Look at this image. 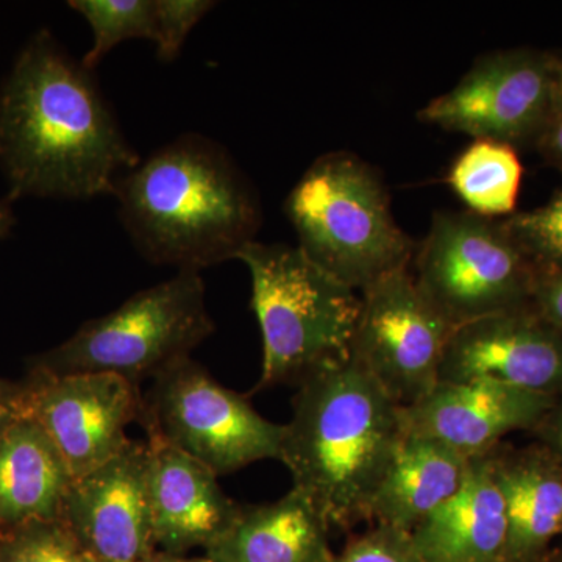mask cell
Here are the masks:
<instances>
[{"instance_id":"obj_31","label":"cell","mask_w":562,"mask_h":562,"mask_svg":"<svg viewBox=\"0 0 562 562\" xmlns=\"http://www.w3.org/2000/svg\"><path fill=\"white\" fill-rule=\"evenodd\" d=\"M14 417H16V413H14L13 405H11L10 394L2 395V397H0V431H2Z\"/></svg>"},{"instance_id":"obj_3","label":"cell","mask_w":562,"mask_h":562,"mask_svg":"<svg viewBox=\"0 0 562 562\" xmlns=\"http://www.w3.org/2000/svg\"><path fill=\"white\" fill-rule=\"evenodd\" d=\"M280 461L330 528L369 520L384 473L405 438L402 406L353 358L299 380Z\"/></svg>"},{"instance_id":"obj_25","label":"cell","mask_w":562,"mask_h":562,"mask_svg":"<svg viewBox=\"0 0 562 562\" xmlns=\"http://www.w3.org/2000/svg\"><path fill=\"white\" fill-rule=\"evenodd\" d=\"M335 562H424L414 546L412 532L373 525L346 543Z\"/></svg>"},{"instance_id":"obj_33","label":"cell","mask_w":562,"mask_h":562,"mask_svg":"<svg viewBox=\"0 0 562 562\" xmlns=\"http://www.w3.org/2000/svg\"><path fill=\"white\" fill-rule=\"evenodd\" d=\"M546 562H562V546L558 547V549H553V552L550 553L549 560Z\"/></svg>"},{"instance_id":"obj_14","label":"cell","mask_w":562,"mask_h":562,"mask_svg":"<svg viewBox=\"0 0 562 562\" xmlns=\"http://www.w3.org/2000/svg\"><path fill=\"white\" fill-rule=\"evenodd\" d=\"M557 401L487 380L439 382L420 401L402 406L403 427L475 460L509 432L538 431Z\"/></svg>"},{"instance_id":"obj_28","label":"cell","mask_w":562,"mask_h":562,"mask_svg":"<svg viewBox=\"0 0 562 562\" xmlns=\"http://www.w3.org/2000/svg\"><path fill=\"white\" fill-rule=\"evenodd\" d=\"M538 143L549 161L562 171V98L558 99L552 116L539 135Z\"/></svg>"},{"instance_id":"obj_20","label":"cell","mask_w":562,"mask_h":562,"mask_svg":"<svg viewBox=\"0 0 562 562\" xmlns=\"http://www.w3.org/2000/svg\"><path fill=\"white\" fill-rule=\"evenodd\" d=\"M72 482L36 422L16 416L0 431V528L61 517Z\"/></svg>"},{"instance_id":"obj_12","label":"cell","mask_w":562,"mask_h":562,"mask_svg":"<svg viewBox=\"0 0 562 562\" xmlns=\"http://www.w3.org/2000/svg\"><path fill=\"white\" fill-rule=\"evenodd\" d=\"M472 380L562 397V333L532 305L454 328L439 382Z\"/></svg>"},{"instance_id":"obj_35","label":"cell","mask_w":562,"mask_h":562,"mask_svg":"<svg viewBox=\"0 0 562 562\" xmlns=\"http://www.w3.org/2000/svg\"><path fill=\"white\" fill-rule=\"evenodd\" d=\"M3 528H0V532H2Z\"/></svg>"},{"instance_id":"obj_26","label":"cell","mask_w":562,"mask_h":562,"mask_svg":"<svg viewBox=\"0 0 562 562\" xmlns=\"http://www.w3.org/2000/svg\"><path fill=\"white\" fill-rule=\"evenodd\" d=\"M157 2V57L176 60L194 25L216 5L210 0H155Z\"/></svg>"},{"instance_id":"obj_4","label":"cell","mask_w":562,"mask_h":562,"mask_svg":"<svg viewBox=\"0 0 562 562\" xmlns=\"http://www.w3.org/2000/svg\"><path fill=\"white\" fill-rule=\"evenodd\" d=\"M284 211L299 249L357 292L409 268L416 247L392 216L375 169L349 151L317 158L297 181Z\"/></svg>"},{"instance_id":"obj_18","label":"cell","mask_w":562,"mask_h":562,"mask_svg":"<svg viewBox=\"0 0 562 562\" xmlns=\"http://www.w3.org/2000/svg\"><path fill=\"white\" fill-rule=\"evenodd\" d=\"M330 525L291 490L280 501L239 509L227 531L206 547L211 562H335Z\"/></svg>"},{"instance_id":"obj_19","label":"cell","mask_w":562,"mask_h":562,"mask_svg":"<svg viewBox=\"0 0 562 562\" xmlns=\"http://www.w3.org/2000/svg\"><path fill=\"white\" fill-rule=\"evenodd\" d=\"M471 462L446 443L405 432L373 495L369 520L412 532L460 492Z\"/></svg>"},{"instance_id":"obj_5","label":"cell","mask_w":562,"mask_h":562,"mask_svg":"<svg viewBox=\"0 0 562 562\" xmlns=\"http://www.w3.org/2000/svg\"><path fill=\"white\" fill-rule=\"evenodd\" d=\"M251 279V310L262 336L257 390L299 382L344 360L361 312L357 291L314 265L299 246L250 243L239 251Z\"/></svg>"},{"instance_id":"obj_8","label":"cell","mask_w":562,"mask_h":562,"mask_svg":"<svg viewBox=\"0 0 562 562\" xmlns=\"http://www.w3.org/2000/svg\"><path fill=\"white\" fill-rule=\"evenodd\" d=\"M139 420L149 438L171 443L216 476L257 461H280L284 425L265 419L191 358L155 376Z\"/></svg>"},{"instance_id":"obj_9","label":"cell","mask_w":562,"mask_h":562,"mask_svg":"<svg viewBox=\"0 0 562 562\" xmlns=\"http://www.w3.org/2000/svg\"><path fill=\"white\" fill-rule=\"evenodd\" d=\"M454 328L422 294L409 268L387 273L362 291L350 357L401 406L439 383Z\"/></svg>"},{"instance_id":"obj_1","label":"cell","mask_w":562,"mask_h":562,"mask_svg":"<svg viewBox=\"0 0 562 562\" xmlns=\"http://www.w3.org/2000/svg\"><path fill=\"white\" fill-rule=\"evenodd\" d=\"M139 161L94 72L49 32L33 36L0 87V165L11 201L113 195Z\"/></svg>"},{"instance_id":"obj_11","label":"cell","mask_w":562,"mask_h":562,"mask_svg":"<svg viewBox=\"0 0 562 562\" xmlns=\"http://www.w3.org/2000/svg\"><path fill=\"white\" fill-rule=\"evenodd\" d=\"M561 66L530 52L480 58L457 87L417 114L422 122L475 139L514 144L541 135L558 101Z\"/></svg>"},{"instance_id":"obj_10","label":"cell","mask_w":562,"mask_h":562,"mask_svg":"<svg viewBox=\"0 0 562 562\" xmlns=\"http://www.w3.org/2000/svg\"><path fill=\"white\" fill-rule=\"evenodd\" d=\"M16 416L36 422L55 443L72 479L105 464L131 442L140 419L138 384L114 373H57L36 369L31 384L10 394Z\"/></svg>"},{"instance_id":"obj_15","label":"cell","mask_w":562,"mask_h":562,"mask_svg":"<svg viewBox=\"0 0 562 562\" xmlns=\"http://www.w3.org/2000/svg\"><path fill=\"white\" fill-rule=\"evenodd\" d=\"M149 498L155 543L168 553L209 547L241 506L225 495L217 476L171 443L149 438Z\"/></svg>"},{"instance_id":"obj_6","label":"cell","mask_w":562,"mask_h":562,"mask_svg":"<svg viewBox=\"0 0 562 562\" xmlns=\"http://www.w3.org/2000/svg\"><path fill=\"white\" fill-rule=\"evenodd\" d=\"M213 331L201 272H177L136 292L114 312L85 322L68 341L40 358L38 369L57 375L114 373L139 384L190 358Z\"/></svg>"},{"instance_id":"obj_34","label":"cell","mask_w":562,"mask_h":562,"mask_svg":"<svg viewBox=\"0 0 562 562\" xmlns=\"http://www.w3.org/2000/svg\"><path fill=\"white\" fill-rule=\"evenodd\" d=\"M9 394V392L5 391V387H3V384L0 383V397H2V395H7Z\"/></svg>"},{"instance_id":"obj_32","label":"cell","mask_w":562,"mask_h":562,"mask_svg":"<svg viewBox=\"0 0 562 562\" xmlns=\"http://www.w3.org/2000/svg\"><path fill=\"white\" fill-rule=\"evenodd\" d=\"M143 562H211L209 558L205 560H188V558L177 557L176 553L166 554H150L146 561Z\"/></svg>"},{"instance_id":"obj_23","label":"cell","mask_w":562,"mask_h":562,"mask_svg":"<svg viewBox=\"0 0 562 562\" xmlns=\"http://www.w3.org/2000/svg\"><path fill=\"white\" fill-rule=\"evenodd\" d=\"M0 562H98L63 517L32 520L0 535Z\"/></svg>"},{"instance_id":"obj_16","label":"cell","mask_w":562,"mask_h":562,"mask_svg":"<svg viewBox=\"0 0 562 562\" xmlns=\"http://www.w3.org/2000/svg\"><path fill=\"white\" fill-rule=\"evenodd\" d=\"M506 514L505 562H546L562 535V460L549 443L487 453Z\"/></svg>"},{"instance_id":"obj_22","label":"cell","mask_w":562,"mask_h":562,"mask_svg":"<svg viewBox=\"0 0 562 562\" xmlns=\"http://www.w3.org/2000/svg\"><path fill=\"white\" fill-rule=\"evenodd\" d=\"M69 7L91 25L92 46L81 60L88 69L94 70L122 41L157 40L155 0H72Z\"/></svg>"},{"instance_id":"obj_30","label":"cell","mask_w":562,"mask_h":562,"mask_svg":"<svg viewBox=\"0 0 562 562\" xmlns=\"http://www.w3.org/2000/svg\"><path fill=\"white\" fill-rule=\"evenodd\" d=\"M14 225V216L9 203L0 202V241L9 236Z\"/></svg>"},{"instance_id":"obj_29","label":"cell","mask_w":562,"mask_h":562,"mask_svg":"<svg viewBox=\"0 0 562 562\" xmlns=\"http://www.w3.org/2000/svg\"><path fill=\"white\" fill-rule=\"evenodd\" d=\"M536 432L541 436L542 442L549 443L560 453L562 460V397L558 398L553 412L549 414L542 427Z\"/></svg>"},{"instance_id":"obj_2","label":"cell","mask_w":562,"mask_h":562,"mask_svg":"<svg viewBox=\"0 0 562 562\" xmlns=\"http://www.w3.org/2000/svg\"><path fill=\"white\" fill-rule=\"evenodd\" d=\"M120 217L151 265L201 272L238 258L261 227L257 192L216 140L184 133L114 188Z\"/></svg>"},{"instance_id":"obj_21","label":"cell","mask_w":562,"mask_h":562,"mask_svg":"<svg viewBox=\"0 0 562 562\" xmlns=\"http://www.w3.org/2000/svg\"><path fill=\"white\" fill-rule=\"evenodd\" d=\"M522 172L513 146L475 139L453 161L447 183L468 211L497 220L513 214L516 209Z\"/></svg>"},{"instance_id":"obj_27","label":"cell","mask_w":562,"mask_h":562,"mask_svg":"<svg viewBox=\"0 0 562 562\" xmlns=\"http://www.w3.org/2000/svg\"><path fill=\"white\" fill-rule=\"evenodd\" d=\"M532 306L543 319L562 333V269L538 276Z\"/></svg>"},{"instance_id":"obj_13","label":"cell","mask_w":562,"mask_h":562,"mask_svg":"<svg viewBox=\"0 0 562 562\" xmlns=\"http://www.w3.org/2000/svg\"><path fill=\"white\" fill-rule=\"evenodd\" d=\"M63 519L98 562H143L154 549L149 447L131 441L66 495Z\"/></svg>"},{"instance_id":"obj_24","label":"cell","mask_w":562,"mask_h":562,"mask_svg":"<svg viewBox=\"0 0 562 562\" xmlns=\"http://www.w3.org/2000/svg\"><path fill=\"white\" fill-rule=\"evenodd\" d=\"M514 244L538 276L562 269V192L547 205L503 221Z\"/></svg>"},{"instance_id":"obj_7","label":"cell","mask_w":562,"mask_h":562,"mask_svg":"<svg viewBox=\"0 0 562 562\" xmlns=\"http://www.w3.org/2000/svg\"><path fill=\"white\" fill-rule=\"evenodd\" d=\"M414 257L417 286L453 328L532 305L538 272L503 221L441 211Z\"/></svg>"},{"instance_id":"obj_17","label":"cell","mask_w":562,"mask_h":562,"mask_svg":"<svg viewBox=\"0 0 562 562\" xmlns=\"http://www.w3.org/2000/svg\"><path fill=\"white\" fill-rule=\"evenodd\" d=\"M506 514L487 453L471 462L460 492L414 528L424 562H505Z\"/></svg>"}]
</instances>
